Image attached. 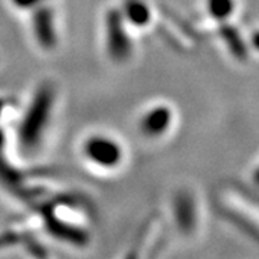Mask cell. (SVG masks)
<instances>
[{
  "label": "cell",
  "mask_w": 259,
  "mask_h": 259,
  "mask_svg": "<svg viewBox=\"0 0 259 259\" xmlns=\"http://www.w3.org/2000/svg\"><path fill=\"white\" fill-rule=\"evenodd\" d=\"M54 104V90L49 85H42L29 105L28 112L19 127V141L25 148H35L47 127Z\"/></svg>",
  "instance_id": "cell-1"
},
{
  "label": "cell",
  "mask_w": 259,
  "mask_h": 259,
  "mask_svg": "<svg viewBox=\"0 0 259 259\" xmlns=\"http://www.w3.org/2000/svg\"><path fill=\"white\" fill-rule=\"evenodd\" d=\"M83 153L87 158L100 167H114L121 160V150L114 140L105 136H93L85 141Z\"/></svg>",
  "instance_id": "cell-2"
},
{
  "label": "cell",
  "mask_w": 259,
  "mask_h": 259,
  "mask_svg": "<svg viewBox=\"0 0 259 259\" xmlns=\"http://www.w3.org/2000/svg\"><path fill=\"white\" fill-rule=\"evenodd\" d=\"M33 33L36 36L37 44L45 49H51L56 45V32L54 25L52 10L48 8H39L32 19Z\"/></svg>",
  "instance_id": "cell-3"
},
{
  "label": "cell",
  "mask_w": 259,
  "mask_h": 259,
  "mask_svg": "<svg viewBox=\"0 0 259 259\" xmlns=\"http://www.w3.org/2000/svg\"><path fill=\"white\" fill-rule=\"evenodd\" d=\"M108 49L114 58H122L127 52V40H124V33L121 29V22L118 13H110L108 19Z\"/></svg>",
  "instance_id": "cell-4"
},
{
  "label": "cell",
  "mask_w": 259,
  "mask_h": 259,
  "mask_svg": "<svg viewBox=\"0 0 259 259\" xmlns=\"http://www.w3.org/2000/svg\"><path fill=\"white\" fill-rule=\"evenodd\" d=\"M125 13L128 15V19L136 23V25H141L147 20V12L144 5L139 2V0H130L128 3L125 5Z\"/></svg>",
  "instance_id": "cell-5"
},
{
  "label": "cell",
  "mask_w": 259,
  "mask_h": 259,
  "mask_svg": "<svg viewBox=\"0 0 259 259\" xmlns=\"http://www.w3.org/2000/svg\"><path fill=\"white\" fill-rule=\"evenodd\" d=\"M12 2L19 9H32L40 6L44 0H12Z\"/></svg>",
  "instance_id": "cell-6"
},
{
  "label": "cell",
  "mask_w": 259,
  "mask_h": 259,
  "mask_svg": "<svg viewBox=\"0 0 259 259\" xmlns=\"http://www.w3.org/2000/svg\"><path fill=\"white\" fill-rule=\"evenodd\" d=\"M3 146V131L0 130V148Z\"/></svg>",
  "instance_id": "cell-7"
}]
</instances>
